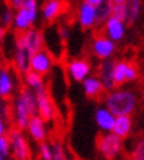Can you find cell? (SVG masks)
Instances as JSON below:
<instances>
[{"label":"cell","mask_w":144,"mask_h":160,"mask_svg":"<svg viewBox=\"0 0 144 160\" xmlns=\"http://www.w3.org/2000/svg\"><path fill=\"white\" fill-rule=\"evenodd\" d=\"M138 96L134 90L124 87H116L115 90L106 92L105 104L103 106L111 112L115 118L118 116H131L137 109Z\"/></svg>","instance_id":"1"},{"label":"cell","mask_w":144,"mask_h":160,"mask_svg":"<svg viewBox=\"0 0 144 160\" xmlns=\"http://www.w3.org/2000/svg\"><path fill=\"white\" fill-rule=\"evenodd\" d=\"M39 18V5L35 0H24L22 8L15 10L13 21H12V27L13 29L21 34L28 29L34 28V25L37 22Z\"/></svg>","instance_id":"2"},{"label":"cell","mask_w":144,"mask_h":160,"mask_svg":"<svg viewBox=\"0 0 144 160\" xmlns=\"http://www.w3.org/2000/svg\"><path fill=\"white\" fill-rule=\"evenodd\" d=\"M16 49L25 50L27 53L31 54L37 53L44 49V34L39 28H31L25 32L18 34L16 38Z\"/></svg>","instance_id":"3"},{"label":"cell","mask_w":144,"mask_h":160,"mask_svg":"<svg viewBox=\"0 0 144 160\" xmlns=\"http://www.w3.org/2000/svg\"><path fill=\"white\" fill-rule=\"evenodd\" d=\"M122 148H124V140H121L119 137H116L112 132L103 134L97 140V150L107 160H115L122 153Z\"/></svg>","instance_id":"4"},{"label":"cell","mask_w":144,"mask_h":160,"mask_svg":"<svg viewBox=\"0 0 144 160\" xmlns=\"http://www.w3.org/2000/svg\"><path fill=\"white\" fill-rule=\"evenodd\" d=\"M54 58L47 49H43L29 56V71L35 72L40 77H46L52 72L54 66Z\"/></svg>","instance_id":"5"},{"label":"cell","mask_w":144,"mask_h":160,"mask_svg":"<svg viewBox=\"0 0 144 160\" xmlns=\"http://www.w3.org/2000/svg\"><path fill=\"white\" fill-rule=\"evenodd\" d=\"M91 63L85 58H72L66 63V75L71 81L82 82L91 75Z\"/></svg>","instance_id":"6"},{"label":"cell","mask_w":144,"mask_h":160,"mask_svg":"<svg viewBox=\"0 0 144 160\" xmlns=\"http://www.w3.org/2000/svg\"><path fill=\"white\" fill-rule=\"evenodd\" d=\"M9 142H10V153L13 154L15 160H29L31 159V148H29L28 140L25 135L18 129H12L9 132Z\"/></svg>","instance_id":"7"},{"label":"cell","mask_w":144,"mask_h":160,"mask_svg":"<svg viewBox=\"0 0 144 160\" xmlns=\"http://www.w3.org/2000/svg\"><path fill=\"white\" fill-rule=\"evenodd\" d=\"M90 50H91L93 56L100 59V62L101 60H111L116 52V44L109 38H106L103 34H97L91 38Z\"/></svg>","instance_id":"8"},{"label":"cell","mask_w":144,"mask_h":160,"mask_svg":"<svg viewBox=\"0 0 144 160\" xmlns=\"http://www.w3.org/2000/svg\"><path fill=\"white\" fill-rule=\"evenodd\" d=\"M35 100H37V116L41 118L46 123L52 122L56 118V107L49 91L43 90L40 92H35Z\"/></svg>","instance_id":"9"},{"label":"cell","mask_w":144,"mask_h":160,"mask_svg":"<svg viewBox=\"0 0 144 160\" xmlns=\"http://www.w3.org/2000/svg\"><path fill=\"white\" fill-rule=\"evenodd\" d=\"M77 22L82 29H91L97 27V9L87 0L81 2L77 9Z\"/></svg>","instance_id":"10"},{"label":"cell","mask_w":144,"mask_h":160,"mask_svg":"<svg viewBox=\"0 0 144 160\" xmlns=\"http://www.w3.org/2000/svg\"><path fill=\"white\" fill-rule=\"evenodd\" d=\"M101 27H103V35L111 41H113L115 44L122 41L125 34H126V24L113 18V16L107 18V21Z\"/></svg>","instance_id":"11"},{"label":"cell","mask_w":144,"mask_h":160,"mask_svg":"<svg viewBox=\"0 0 144 160\" xmlns=\"http://www.w3.org/2000/svg\"><path fill=\"white\" fill-rule=\"evenodd\" d=\"M113 66H115V62L113 60H101L99 65H97V75L99 81L103 85V90L105 92H109L112 90H115V81H113Z\"/></svg>","instance_id":"12"},{"label":"cell","mask_w":144,"mask_h":160,"mask_svg":"<svg viewBox=\"0 0 144 160\" xmlns=\"http://www.w3.org/2000/svg\"><path fill=\"white\" fill-rule=\"evenodd\" d=\"M25 131L28 132L29 138L35 142H44V141H47V135H49V131H47V123L41 119L40 116H31L28 122V126H27V129Z\"/></svg>","instance_id":"13"},{"label":"cell","mask_w":144,"mask_h":160,"mask_svg":"<svg viewBox=\"0 0 144 160\" xmlns=\"http://www.w3.org/2000/svg\"><path fill=\"white\" fill-rule=\"evenodd\" d=\"M13 123L16 126L18 131H25L27 126H28V122L31 119V115H29L28 109L25 107L24 102L21 100L19 96L15 97V102H13Z\"/></svg>","instance_id":"14"},{"label":"cell","mask_w":144,"mask_h":160,"mask_svg":"<svg viewBox=\"0 0 144 160\" xmlns=\"http://www.w3.org/2000/svg\"><path fill=\"white\" fill-rule=\"evenodd\" d=\"M16 90L15 75L8 68H0V97L9 98Z\"/></svg>","instance_id":"15"},{"label":"cell","mask_w":144,"mask_h":160,"mask_svg":"<svg viewBox=\"0 0 144 160\" xmlns=\"http://www.w3.org/2000/svg\"><path fill=\"white\" fill-rule=\"evenodd\" d=\"M94 122L100 131L107 134V132H112V128L115 123V116L105 106H99L94 110Z\"/></svg>","instance_id":"16"},{"label":"cell","mask_w":144,"mask_h":160,"mask_svg":"<svg viewBox=\"0 0 144 160\" xmlns=\"http://www.w3.org/2000/svg\"><path fill=\"white\" fill-rule=\"evenodd\" d=\"M63 10V2L59 0H47L44 2L41 9H40V15H41V19L44 22H52V21L58 19L60 13Z\"/></svg>","instance_id":"17"},{"label":"cell","mask_w":144,"mask_h":160,"mask_svg":"<svg viewBox=\"0 0 144 160\" xmlns=\"http://www.w3.org/2000/svg\"><path fill=\"white\" fill-rule=\"evenodd\" d=\"M81 84H82L84 94H85L87 97H90V98L100 97L101 94L105 92L103 85H101V82L99 81V78H97L96 75H90V77H87Z\"/></svg>","instance_id":"18"},{"label":"cell","mask_w":144,"mask_h":160,"mask_svg":"<svg viewBox=\"0 0 144 160\" xmlns=\"http://www.w3.org/2000/svg\"><path fill=\"white\" fill-rule=\"evenodd\" d=\"M132 118L131 116H118L115 118V123L112 128V134H115L116 137H119L121 140H124L126 137H130L131 131H132Z\"/></svg>","instance_id":"19"},{"label":"cell","mask_w":144,"mask_h":160,"mask_svg":"<svg viewBox=\"0 0 144 160\" xmlns=\"http://www.w3.org/2000/svg\"><path fill=\"white\" fill-rule=\"evenodd\" d=\"M143 13V2L140 0H126V16L125 24L134 25Z\"/></svg>","instance_id":"20"},{"label":"cell","mask_w":144,"mask_h":160,"mask_svg":"<svg viewBox=\"0 0 144 160\" xmlns=\"http://www.w3.org/2000/svg\"><path fill=\"white\" fill-rule=\"evenodd\" d=\"M24 82L27 85L28 90H31L33 92H40L46 90V84H44V78L37 75L33 71H28V72L24 75Z\"/></svg>","instance_id":"21"},{"label":"cell","mask_w":144,"mask_h":160,"mask_svg":"<svg viewBox=\"0 0 144 160\" xmlns=\"http://www.w3.org/2000/svg\"><path fill=\"white\" fill-rule=\"evenodd\" d=\"M13 66L19 73L25 75L29 71V54L25 50L16 49L13 54Z\"/></svg>","instance_id":"22"},{"label":"cell","mask_w":144,"mask_h":160,"mask_svg":"<svg viewBox=\"0 0 144 160\" xmlns=\"http://www.w3.org/2000/svg\"><path fill=\"white\" fill-rule=\"evenodd\" d=\"M126 68H128V62L126 60H118V62H115V66H113V81H115L116 87H121V85L125 84Z\"/></svg>","instance_id":"23"},{"label":"cell","mask_w":144,"mask_h":160,"mask_svg":"<svg viewBox=\"0 0 144 160\" xmlns=\"http://www.w3.org/2000/svg\"><path fill=\"white\" fill-rule=\"evenodd\" d=\"M111 16L125 22V16H126V0H111Z\"/></svg>","instance_id":"24"},{"label":"cell","mask_w":144,"mask_h":160,"mask_svg":"<svg viewBox=\"0 0 144 160\" xmlns=\"http://www.w3.org/2000/svg\"><path fill=\"white\" fill-rule=\"evenodd\" d=\"M97 27L103 25L107 21V18H111V0L106 2L103 0V3L100 6H97Z\"/></svg>","instance_id":"25"},{"label":"cell","mask_w":144,"mask_h":160,"mask_svg":"<svg viewBox=\"0 0 144 160\" xmlns=\"http://www.w3.org/2000/svg\"><path fill=\"white\" fill-rule=\"evenodd\" d=\"M52 160H69L62 141L56 140L52 142Z\"/></svg>","instance_id":"26"},{"label":"cell","mask_w":144,"mask_h":160,"mask_svg":"<svg viewBox=\"0 0 144 160\" xmlns=\"http://www.w3.org/2000/svg\"><path fill=\"white\" fill-rule=\"evenodd\" d=\"M131 160H144V137H141L135 142L134 148L131 151Z\"/></svg>","instance_id":"27"},{"label":"cell","mask_w":144,"mask_h":160,"mask_svg":"<svg viewBox=\"0 0 144 160\" xmlns=\"http://www.w3.org/2000/svg\"><path fill=\"white\" fill-rule=\"evenodd\" d=\"M39 157L40 160H52V142L44 141L39 144Z\"/></svg>","instance_id":"28"},{"label":"cell","mask_w":144,"mask_h":160,"mask_svg":"<svg viewBox=\"0 0 144 160\" xmlns=\"http://www.w3.org/2000/svg\"><path fill=\"white\" fill-rule=\"evenodd\" d=\"M0 21H2V27L6 28L12 25V21H13V9H10V6H5L2 13H0Z\"/></svg>","instance_id":"29"},{"label":"cell","mask_w":144,"mask_h":160,"mask_svg":"<svg viewBox=\"0 0 144 160\" xmlns=\"http://www.w3.org/2000/svg\"><path fill=\"white\" fill-rule=\"evenodd\" d=\"M140 77V71L137 68V65L128 62V68H126V73H125V82H134Z\"/></svg>","instance_id":"30"},{"label":"cell","mask_w":144,"mask_h":160,"mask_svg":"<svg viewBox=\"0 0 144 160\" xmlns=\"http://www.w3.org/2000/svg\"><path fill=\"white\" fill-rule=\"evenodd\" d=\"M9 154H10V142H9V138H8V135L0 137V156L5 159V157H8Z\"/></svg>","instance_id":"31"},{"label":"cell","mask_w":144,"mask_h":160,"mask_svg":"<svg viewBox=\"0 0 144 160\" xmlns=\"http://www.w3.org/2000/svg\"><path fill=\"white\" fill-rule=\"evenodd\" d=\"M69 35H71V31H69L68 27H59V37H60V40L66 41L69 38Z\"/></svg>","instance_id":"32"},{"label":"cell","mask_w":144,"mask_h":160,"mask_svg":"<svg viewBox=\"0 0 144 160\" xmlns=\"http://www.w3.org/2000/svg\"><path fill=\"white\" fill-rule=\"evenodd\" d=\"M6 132H8V125H6L5 119L0 116V137H5Z\"/></svg>","instance_id":"33"},{"label":"cell","mask_w":144,"mask_h":160,"mask_svg":"<svg viewBox=\"0 0 144 160\" xmlns=\"http://www.w3.org/2000/svg\"><path fill=\"white\" fill-rule=\"evenodd\" d=\"M22 5H24V0H12V2H10V9L18 10L22 8Z\"/></svg>","instance_id":"34"},{"label":"cell","mask_w":144,"mask_h":160,"mask_svg":"<svg viewBox=\"0 0 144 160\" xmlns=\"http://www.w3.org/2000/svg\"><path fill=\"white\" fill-rule=\"evenodd\" d=\"M5 37H6V28H3V27L0 25V44L3 43Z\"/></svg>","instance_id":"35"},{"label":"cell","mask_w":144,"mask_h":160,"mask_svg":"<svg viewBox=\"0 0 144 160\" xmlns=\"http://www.w3.org/2000/svg\"><path fill=\"white\" fill-rule=\"evenodd\" d=\"M0 160H5V159H3V157H2V156H0Z\"/></svg>","instance_id":"36"},{"label":"cell","mask_w":144,"mask_h":160,"mask_svg":"<svg viewBox=\"0 0 144 160\" xmlns=\"http://www.w3.org/2000/svg\"><path fill=\"white\" fill-rule=\"evenodd\" d=\"M72 160H81V159H72Z\"/></svg>","instance_id":"37"}]
</instances>
